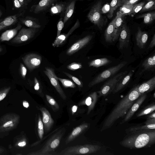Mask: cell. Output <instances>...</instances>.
Returning a JSON list of instances; mask_svg holds the SVG:
<instances>
[{"label": "cell", "instance_id": "cell-22", "mask_svg": "<svg viewBox=\"0 0 155 155\" xmlns=\"http://www.w3.org/2000/svg\"><path fill=\"white\" fill-rule=\"evenodd\" d=\"M134 72L133 70L130 71L117 83L112 92L113 94L118 92L126 86L130 80Z\"/></svg>", "mask_w": 155, "mask_h": 155}, {"label": "cell", "instance_id": "cell-11", "mask_svg": "<svg viewBox=\"0 0 155 155\" xmlns=\"http://www.w3.org/2000/svg\"><path fill=\"white\" fill-rule=\"evenodd\" d=\"M147 97L146 94L141 95L132 104L130 108L124 117V119L120 123V124L127 121L132 117L135 113L139 108Z\"/></svg>", "mask_w": 155, "mask_h": 155}, {"label": "cell", "instance_id": "cell-30", "mask_svg": "<svg viewBox=\"0 0 155 155\" xmlns=\"http://www.w3.org/2000/svg\"><path fill=\"white\" fill-rule=\"evenodd\" d=\"M155 129V124H145L143 125L131 127L127 129L126 131L128 133L130 132L147 130H153Z\"/></svg>", "mask_w": 155, "mask_h": 155}, {"label": "cell", "instance_id": "cell-5", "mask_svg": "<svg viewBox=\"0 0 155 155\" xmlns=\"http://www.w3.org/2000/svg\"><path fill=\"white\" fill-rule=\"evenodd\" d=\"M127 63V62L125 61L122 62L117 65L104 71L98 75L89 83V87H91L103 82L114 75L124 67Z\"/></svg>", "mask_w": 155, "mask_h": 155}, {"label": "cell", "instance_id": "cell-56", "mask_svg": "<svg viewBox=\"0 0 155 155\" xmlns=\"http://www.w3.org/2000/svg\"><path fill=\"white\" fill-rule=\"evenodd\" d=\"M23 106L26 108L28 107L29 106V104L26 101H24L23 102Z\"/></svg>", "mask_w": 155, "mask_h": 155}, {"label": "cell", "instance_id": "cell-52", "mask_svg": "<svg viewBox=\"0 0 155 155\" xmlns=\"http://www.w3.org/2000/svg\"><path fill=\"white\" fill-rule=\"evenodd\" d=\"M155 124V118L147 119L145 122V124Z\"/></svg>", "mask_w": 155, "mask_h": 155}, {"label": "cell", "instance_id": "cell-59", "mask_svg": "<svg viewBox=\"0 0 155 155\" xmlns=\"http://www.w3.org/2000/svg\"><path fill=\"white\" fill-rule=\"evenodd\" d=\"M154 97H155V93H154Z\"/></svg>", "mask_w": 155, "mask_h": 155}, {"label": "cell", "instance_id": "cell-42", "mask_svg": "<svg viewBox=\"0 0 155 155\" xmlns=\"http://www.w3.org/2000/svg\"><path fill=\"white\" fill-rule=\"evenodd\" d=\"M82 65L81 63L73 62L68 65L67 68L69 70L75 71L81 68Z\"/></svg>", "mask_w": 155, "mask_h": 155}, {"label": "cell", "instance_id": "cell-4", "mask_svg": "<svg viewBox=\"0 0 155 155\" xmlns=\"http://www.w3.org/2000/svg\"><path fill=\"white\" fill-rule=\"evenodd\" d=\"M102 2L98 1L91 8L87 15L89 20L99 28L105 25L106 21L102 15Z\"/></svg>", "mask_w": 155, "mask_h": 155}, {"label": "cell", "instance_id": "cell-20", "mask_svg": "<svg viewBox=\"0 0 155 155\" xmlns=\"http://www.w3.org/2000/svg\"><path fill=\"white\" fill-rule=\"evenodd\" d=\"M137 86L138 91L141 95L152 91L155 88V76Z\"/></svg>", "mask_w": 155, "mask_h": 155}, {"label": "cell", "instance_id": "cell-57", "mask_svg": "<svg viewBox=\"0 0 155 155\" xmlns=\"http://www.w3.org/2000/svg\"><path fill=\"white\" fill-rule=\"evenodd\" d=\"M2 15V12L0 10V18Z\"/></svg>", "mask_w": 155, "mask_h": 155}, {"label": "cell", "instance_id": "cell-24", "mask_svg": "<svg viewBox=\"0 0 155 155\" xmlns=\"http://www.w3.org/2000/svg\"><path fill=\"white\" fill-rule=\"evenodd\" d=\"M88 126L87 123H84L75 128L68 136L66 140V143H68L72 141Z\"/></svg>", "mask_w": 155, "mask_h": 155}, {"label": "cell", "instance_id": "cell-45", "mask_svg": "<svg viewBox=\"0 0 155 155\" xmlns=\"http://www.w3.org/2000/svg\"><path fill=\"white\" fill-rule=\"evenodd\" d=\"M20 69L22 78H25L27 73V69L24 65L21 63L20 64Z\"/></svg>", "mask_w": 155, "mask_h": 155}, {"label": "cell", "instance_id": "cell-21", "mask_svg": "<svg viewBox=\"0 0 155 155\" xmlns=\"http://www.w3.org/2000/svg\"><path fill=\"white\" fill-rule=\"evenodd\" d=\"M21 24L18 23L15 28L6 30L3 33L0 37V41H3L10 40L15 36L18 31L21 28Z\"/></svg>", "mask_w": 155, "mask_h": 155}, {"label": "cell", "instance_id": "cell-50", "mask_svg": "<svg viewBox=\"0 0 155 155\" xmlns=\"http://www.w3.org/2000/svg\"><path fill=\"white\" fill-rule=\"evenodd\" d=\"M13 4L14 6L16 8L22 7L19 0H13Z\"/></svg>", "mask_w": 155, "mask_h": 155}, {"label": "cell", "instance_id": "cell-9", "mask_svg": "<svg viewBox=\"0 0 155 155\" xmlns=\"http://www.w3.org/2000/svg\"><path fill=\"white\" fill-rule=\"evenodd\" d=\"M22 60L28 69L31 71L38 68L41 65L42 57L35 53H30L23 57Z\"/></svg>", "mask_w": 155, "mask_h": 155}, {"label": "cell", "instance_id": "cell-8", "mask_svg": "<svg viewBox=\"0 0 155 155\" xmlns=\"http://www.w3.org/2000/svg\"><path fill=\"white\" fill-rule=\"evenodd\" d=\"M37 28H23L17 35L11 41L14 44L21 43L26 42L34 37L37 31Z\"/></svg>", "mask_w": 155, "mask_h": 155}, {"label": "cell", "instance_id": "cell-6", "mask_svg": "<svg viewBox=\"0 0 155 155\" xmlns=\"http://www.w3.org/2000/svg\"><path fill=\"white\" fill-rule=\"evenodd\" d=\"M127 71L121 72L110 78L101 87L97 92L98 97L105 96L112 92L117 83L125 75Z\"/></svg>", "mask_w": 155, "mask_h": 155}, {"label": "cell", "instance_id": "cell-12", "mask_svg": "<svg viewBox=\"0 0 155 155\" xmlns=\"http://www.w3.org/2000/svg\"><path fill=\"white\" fill-rule=\"evenodd\" d=\"M119 38V48L122 49L127 47L130 42V31L125 23H124L121 26Z\"/></svg>", "mask_w": 155, "mask_h": 155}, {"label": "cell", "instance_id": "cell-14", "mask_svg": "<svg viewBox=\"0 0 155 155\" xmlns=\"http://www.w3.org/2000/svg\"><path fill=\"white\" fill-rule=\"evenodd\" d=\"M125 15L120 11L117 13L116 16L114 19V23L115 28V32L113 41L117 39L120 32L121 26L124 23Z\"/></svg>", "mask_w": 155, "mask_h": 155}, {"label": "cell", "instance_id": "cell-31", "mask_svg": "<svg viewBox=\"0 0 155 155\" xmlns=\"http://www.w3.org/2000/svg\"><path fill=\"white\" fill-rule=\"evenodd\" d=\"M66 8L64 3H57L51 7L50 12L52 15L58 14L65 10Z\"/></svg>", "mask_w": 155, "mask_h": 155}, {"label": "cell", "instance_id": "cell-17", "mask_svg": "<svg viewBox=\"0 0 155 155\" xmlns=\"http://www.w3.org/2000/svg\"><path fill=\"white\" fill-rule=\"evenodd\" d=\"M80 25V23L78 19H77L74 25L71 28L68 32L66 34H62L58 37L56 38L53 43L52 44V46L54 47H58L62 45L67 39V38L74 31L78 28Z\"/></svg>", "mask_w": 155, "mask_h": 155}, {"label": "cell", "instance_id": "cell-36", "mask_svg": "<svg viewBox=\"0 0 155 155\" xmlns=\"http://www.w3.org/2000/svg\"><path fill=\"white\" fill-rule=\"evenodd\" d=\"M134 5H124L121 6L120 11L125 16L131 15Z\"/></svg>", "mask_w": 155, "mask_h": 155}, {"label": "cell", "instance_id": "cell-33", "mask_svg": "<svg viewBox=\"0 0 155 155\" xmlns=\"http://www.w3.org/2000/svg\"><path fill=\"white\" fill-rule=\"evenodd\" d=\"M121 0H112L109 5V10L107 17L110 18L112 17L114 12L116 9L120 6Z\"/></svg>", "mask_w": 155, "mask_h": 155}, {"label": "cell", "instance_id": "cell-15", "mask_svg": "<svg viewBox=\"0 0 155 155\" xmlns=\"http://www.w3.org/2000/svg\"><path fill=\"white\" fill-rule=\"evenodd\" d=\"M97 92H94L90 94L85 99L80 102L79 106L86 105L87 106V114H89L94 108L98 97Z\"/></svg>", "mask_w": 155, "mask_h": 155}, {"label": "cell", "instance_id": "cell-13", "mask_svg": "<svg viewBox=\"0 0 155 155\" xmlns=\"http://www.w3.org/2000/svg\"><path fill=\"white\" fill-rule=\"evenodd\" d=\"M92 38V35H88L78 41L68 49L66 51L67 54L71 55L75 53L87 45Z\"/></svg>", "mask_w": 155, "mask_h": 155}, {"label": "cell", "instance_id": "cell-19", "mask_svg": "<svg viewBox=\"0 0 155 155\" xmlns=\"http://www.w3.org/2000/svg\"><path fill=\"white\" fill-rule=\"evenodd\" d=\"M42 116V123L45 131H48L53 125L54 121L48 111L44 107L40 108Z\"/></svg>", "mask_w": 155, "mask_h": 155}, {"label": "cell", "instance_id": "cell-48", "mask_svg": "<svg viewBox=\"0 0 155 155\" xmlns=\"http://www.w3.org/2000/svg\"><path fill=\"white\" fill-rule=\"evenodd\" d=\"M155 46V34H154L151 40V42L148 48V49L152 48Z\"/></svg>", "mask_w": 155, "mask_h": 155}, {"label": "cell", "instance_id": "cell-7", "mask_svg": "<svg viewBox=\"0 0 155 155\" xmlns=\"http://www.w3.org/2000/svg\"><path fill=\"white\" fill-rule=\"evenodd\" d=\"M62 135L56 134L52 137L43 147L40 150L32 153L31 154L36 155H48L59 145Z\"/></svg>", "mask_w": 155, "mask_h": 155}, {"label": "cell", "instance_id": "cell-53", "mask_svg": "<svg viewBox=\"0 0 155 155\" xmlns=\"http://www.w3.org/2000/svg\"><path fill=\"white\" fill-rule=\"evenodd\" d=\"M150 114L147 116V119L155 118V112L154 111Z\"/></svg>", "mask_w": 155, "mask_h": 155}, {"label": "cell", "instance_id": "cell-35", "mask_svg": "<svg viewBox=\"0 0 155 155\" xmlns=\"http://www.w3.org/2000/svg\"><path fill=\"white\" fill-rule=\"evenodd\" d=\"M147 3L143 6L140 12H142L152 10L155 8V0H147Z\"/></svg>", "mask_w": 155, "mask_h": 155}, {"label": "cell", "instance_id": "cell-60", "mask_svg": "<svg viewBox=\"0 0 155 155\" xmlns=\"http://www.w3.org/2000/svg\"><path fill=\"white\" fill-rule=\"evenodd\" d=\"M80 0V1H83V0Z\"/></svg>", "mask_w": 155, "mask_h": 155}, {"label": "cell", "instance_id": "cell-43", "mask_svg": "<svg viewBox=\"0 0 155 155\" xmlns=\"http://www.w3.org/2000/svg\"><path fill=\"white\" fill-rule=\"evenodd\" d=\"M62 18H61L57 25V32L56 38L59 36L61 34V30L64 26V23L63 21Z\"/></svg>", "mask_w": 155, "mask_h": 155}, {"label": "cell", "instance_id": "cell-49", "mask_svg": "<svg viewBox=\"0 0 155 155\" xmlns=\"http://www.w3.org/2000/svg\"><path fill=\"white\" fill-rule=\"evenodd\" d=\"M109 10V5L108 4L105 5L103 7H102L101 10L102 13L108 12Z\"/></svg>", "mask_w": 155, "mask_h": 155}, {"label": "cell", "instance_id": "cell-44", "mask_svg": "<svg viewBox=\"0 0 155 155\" xmlns=\"http://www.w3.org/2000/svg\"><path fill=\"white\" fill-rule=\"evenodd\" d=\"M139 0H121L120 6L124 5H134Z\"/></svg>", "mask_w": 155, "mask_h": 155}, {"label": "cell", "instance_id": "cell-51", "mask_svg": "<svg viewBox=\"0 0 155 155\" xmlns=\"http://www.w3.org/2000/svg\"><path fill=\"white\" fill-rule=\"evenodd\" d=\"M31 0H19L22 7L27 5Z\"/></svg>", "mask_w": 155, "mask_h": 155}, {"label": "cell", "instance_id": "cell-1", "mask_svg": "<svg viewBox=\"0 0 155 155\" xmlns=\"http://www.w3.org/2000/svg\"><path fill=\"white\" fill-rule=\"evenodd\" d=\"M140 95L137 86L132 89L120 100L107 116L104 121L101 131L109 128L117 120L124 117L132 104Z\"/></svg>", "mask_w": 155, "mask_h": 155}, {"label": "cell", "instance_id": "cell-23", "mask_svg": "<svg viewBox=\"0 0 155 155\" xmlns=\"http://www.w3.org/2000/svg\"><path fill=\"white\" fill-rule=\"evenodd\" d=\"M148 38L147 34L139 28L136 33L135 38L137 45L140 48H143Z\"/></svg>", "mask_w": 155, "mask_h": 155}, {"label": "cell", "instance_id": "cell-16", "mask_svg": "<svg viewBox=\"0 0 155 155\" xmlns=\"http://www.w3.org/2000/svg\"><path fill=\"white\" fill-rule=\"evenodd\" d=\"M24 12L22 11L5 18L0 22V31L15 24Z\"/></svg>", "mask_w": 155, "mask_h": 155}, {"label": "cell", "instance_id": "cell-41", "mask_svg": "<svg viewBox=\"0 0 155 155\" xmlns=\"http://www.w3.org/2000/svg\"><path fill=\"white\" fill-rule=\"evenodd\" d=\"M63 72L75 83L79 87L81 88L83 87V85L82 83L78 78L69 73L65 72Z\"/></svg>", "mask_w": 155, "mask_h": 155}, {"label": "cell", "instance_id": "cell-2", "mask_svg": "<svg viewBox=\"0 0 155 155\" xmlns=\"http://www.w3.org/2000/svg\"><path fill=\"white\" fill-rule=\"evenodd\" d=\"M120 142L121 146L130 149L150 147L155 143V129L130 132Z\"/></svg>", "mask_w": 155, "mask_h": 155}, {"label": "cell", "instance_id": "cell-40", "mask_svg": "<svg viewBox=\"0 0 155 155\" xmlns=\"http://www.w3.org/2000/svg\"><path fill=\"white\" fill-rule=\"evenodd\" d=\"M145 4V2H141L139 3L134 5L131 15H134L139 12L141 10Z\"/></svg>", "mask_w": 155, "mask_h": 155}, {"label": "cell", "instance_id": "cell-18", "mask_svg": "<svg viewBox=\"0 0 155 155\" xmlns=\"http://www.w3.org/2000/svg\"><path fill=\"white\" fill-rule=\"evenodd\" d=\"M58 0H41L38 3L32 6L30 11L37 14L45 11Z\"/></svg>", "mask_w": 155, "mask_h": 155}, {"label": "cell", "instance_id": "cell-54", "mask_svg": "<svg viewBox=\"0 0 155 155\" xmlns=\"http://www.w3.org/2000/svg\"><path fill=\"white\" fill-rule=\"evenodd\" d=\"M78 107L76 105L73 106L71 108V112L72 114H74L77 111Z\"/></svg>", "mask_w": 155, "mask_h": 155}, {"label": "cell", "instance_id": "cell-47", "mask_svg": "<svg viewBox=\"0 0 155 155\" xmlns=\"http://www.w3.org/2000/svg\"><path fill=\"white\" fill-rule=\"evenodd\" d=\"M14 125L13 122L12 120H9L6 122L3 126L4 128L12 127Z\"/></svg>", "mask_w": 155, "mask_h": 155}, {"label": "cell", "instance_id": "cell-25", "mask_svg": "<svg viewBox=\"0 0 155 155\" xmlns=\"http://www.w3.org/2000/svg\"><path fill=\"white\" fill-rule=\"evenodd\" d=\"M115 32L114 19L109 24L105 31L104 36L105 41L108 42H113Z\"/></svg>", "mask_w": 155, "mask_h": 155}, {"label": "cell", "instance_id": "cell-46", "mask_svg": "<svg viewBox=\"0 0 155 155\" xmlns=\"http://www.w3.org/2000/svg\"><path fill=\"white\" fill-rule=\"evenodd\" d=\"M34 89L36 91H38L40 89V84L38 80L36 77L34 78Z\"/></svg>", "mask_w": 155, "mask_h": 155}, {"label": "cell", "instance_id": "cell-3", "mask_svg": "<svg viewBox=\"0 0 155 155\" xmlns=\"http://www.w3.org/2000/svg\"><path fill=\"white\" fill-rule=\"evenodd\" d=\"M101 148L97 145L86 144L68 147L56 154L58 155H75L89 154L95 153Z\"/></svg>", "mask_w": 155, "mask_h": 155}, {"label": "cell", "instance_id": "cell-26", "mask_svg": "<svg viewBox=\"0 0 155 155\" xmlns=\"http://www.w3.org/2000/svg\"><path fill=\"white\" fill-rule=\"evenodd\" d=\"M142 66L145 70L153 71L155 68V54L148 57L142 64Z\"/></svg>", "mask_w": 155, "mask_h": 155}, {"label": "cell", "instance_id": "cell-34", "mask_svg": "<svg viewBox=\"0 0 155 155\" xmlns=\"http://www.w3.org/2000/svg\"><path fill=\"white\" fill-rule=\"evenodd\" d=\"M155 110V104H153L150 105L145 108L143 109L141 111L138 113L137 117H140L148 114H150L154 112Z\"/></svg>", "mask_w": 155, "mask_h": 155}, {"label": "cell", "instance_id": "cell-55", "mask_svg": "<svg viewBox=\"0 0 155 155\" xmlns=\"http://www.w3.org/2000/svg\"><path fill=\"white\" fill-rule=\"evenodd\" d=\"M26 145V142L25 141L20 142L18 144V146L20 147H24Z\"/></svg>", "mask_w": 155, "mask_h": 155}, {"label": "cell", "instance_id": "cell-28", "mask_svg": "<svg viewBox=\"0 0 155 155\" xmlns=\"http://www.w3.org/2000/svg\"><path fill=\"white\" fill-rule=\"evenodd\" d=\"M111 62L110 60L105 58L97 59L90 62L89 66L98 68L108 64Z\"/></svg>", "mask_w": 155, "mask_h": 155}, {"label": "cell", "instance_id": "cell-27", "mask_svg": "<svg viewBox=\"0 0 155 155\" xmlns=\"http://www.w3.org/2000/svg\"><path fill=\"white\" fill-rule=\"evenodd\" d=\"M20 20L23 24L30 28H38L41 26L35 19L31 17H26L20 19Z\"/></svg>", "mask_w": 155, "mask_h": 155}, {"label": "cell", "instance_id": "cell-38", "mask_svg": "<svg viewBox=\"0 0 155 155\" xmlns=\"http://www.w3.org/2000/svg\"><path fill=\"white\" fill-rule=\"evenodd\" d=\"M38 132L39 138L40 139H42L44 134V126L40 116L38 117Z\"/></svg>", "mask_w": 155, "mask_h": 155}, {"label": "cell", "instance_id": "cell-32", "mask_svg": "<svg viewBox=\"0 0 155 155\" xmlns=\"http://www.w3.org/2000/svg\"><path fill=\"white\" fill-rule=\"evenodd\" d=\"M137 18H143L144 22L146 24L151 23L155 19V12H151L140 15Z\"/></svg>", "mask_w": 155, "mask_h": 155}, {"label": "cell", "instance_id": "cell-37", "mask_svg": "<svg viewBox=\"0 0 155 155\" xmlns=\"http://www.w3.org/2000/svg\"><path fill=\"white\" fill-rule=\"evenodd\" d=\"M58 79L62 84L63 86L65 87L75 88L76 85L72 81L58 77Z\"/></svg>", "mask_w": 155, "mask_h": 155}, {"label": "cell", "instance_id": "cell-58", "mask_svg": "<svg viewBox=\"0 0 155 155\" xmlns=\"http://www.w3.org/2000/svg\"><path fill=\"white\" fill-rule=\"evenodd\" d=\"M2 48H1V47L0 46V52L2 51Z\"/></svg>", "mask_w": 155, "mask_h": 155}, {"label": "cell", "instance_id": "cell-39", "mask_svg": "<svg viewBox=\"0 0 155 155\" xmlns=\"http://www.w3.org/2000/svg\"><path fill=\"white\" fill-rule=\"evenodd\" d=\"M46 97L48 103L55 109H58L59 108V105L55 100L51 96L48 95H46Z\"/></svg>", "mask_w": 155, "mask_h": 155}, {"label": "cell", "instance_id": "cell-10", "mask_svg": "<svg viewBox=\"0 0 155 155\" xmlns=\"http://www.w3.org/2000/svg\"><path fill=\"white\" fill-rule=\"evenodd\" d=\"M45 74L48 77L51 84L55 88L57 91L64 99L66 98V96L61 88L58 82V77L56 75L54 69L51 68L46 67L44 71Z\"/></svg>", "mask_w": 155, "mask_h": 155}, {"label": "cell", "instance_id": "cell-29", "mask_svg": "<svg viewBox=\"0 0 155 155\" xmlns=\"http://www.w3.org/2000/svg\"><path fill=\"white\" fill-rule=\"evenodd\" d=\"M76 0H73L67 6L63 20L64 24L66 23L72 16L74 10Z\"/></svg>", "mask_w": 155, "mask_h": 155}]
</instances>
